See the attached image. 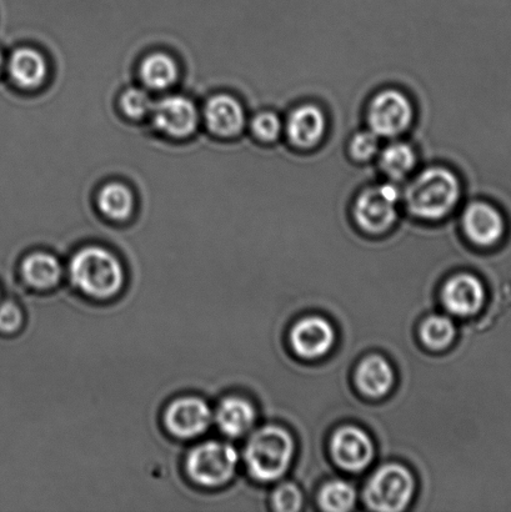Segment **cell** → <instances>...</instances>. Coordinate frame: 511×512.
Listing matches in <instances>:
<instances>
[{"label":"cell","instance_id":"6da1fadb","mask_svg":"<svg viewBox=\"0 0 511 512\" xmlns=\"http://www.w3.org/2000/svg\"><path fill=\"white\" fill-rule=\"evenodd\" d=\"M462 197L457 174L442 167L423 170L405 188V207L419 219L440 220L453 212Z\"/></svg>","mask_w":511,"mask_h":512},{"label":"cell","instance_id":"7a4b0ae2","mask_svg":"<svg viewBox=\"0 0 511 512\" xmlns=\"http://www.w3.org/2000/svg\"><path fill=\"white\" fill-rule=\"evenodd\" d=\"M70 276L84 294L97 299H108L122 289V264L108 250L88 247L79 250L70 263Z\"/></svg>","mask_w":511,"mask_h":512},{"label":"cell","instance_id":"3957f363","mask_svg":"<svg viewBox=\"0 0 511 512\" xmlns=\"http://www.w3.org/2000/svg\"><path fill=\"white\" fill-rule=\"evenodd\" d=\"M292 436L278 426L260 429L250 438L245 449V463L250 475L259 481L282 478L292 463Z\"/></svg>","mask_w":511,"mask_h":512},{"label":"cell","instance_id":"277c9868","mask_svg":"<svg viewBox=\"0 0 511 512\" xmlns=\"http://www.w3.org/2000/svg\"><path fill=\"white\" fill-rule=\"evenodd\" d=\"M402 193L394 184L374 185L355 199L353 215L358 227L369 234L388 232L397 222Z\"/></svg>","mask_w":511,"mask_h":512},{"label":"cell","instance_id":"5b68a950","mask_svg":"<svg viewBox=\"0 0 511 512\" xmlns=\"http://www.w3.org/2000/svg\"><path fill=\"white\" fill-rule=\"evenodd\" d=\"M414 479L408 469L398 464L385 465L370 478L364 498L370 509L383 512L402 511L412 500Z\"/></svg>","mask_w":511,"mask_h":512},{"label":"cell","instance_id":"8992f818","mask_svg":"<svg viewBox=\"0 0 511 512\" xmlns=\"http://www.w3.org/2000/svg\"><path fill=\"white\" fill-rule=\"evenodd\" d=\"M414 108L412 102L397 89H385L375 94L367 110L369 129L379 138L399 137L412 127Z\"/></svg>","mask_w":511,"mask_h":512},{"label":"cell","instance_id":"52a82bcc","mask_svg":"<svg viewBox=\"0 0 511 512\" xmlns=\"http://www.w3.org/2000/svg\"><path fill=\"white\" fill-rule=\"evenodd\" d=\"M237 451L229 444L210 441L190 451L187 471L195 483L220 486L233 478L238 466Z\"/></svg>","mask_w":511,"mask_h":512},{"label":"cell","instance_id":"ba28073f","mask_svg":"<svg viewBox=\"0 0 511 512\" xmlns=\"http://www.w3.org/2000/svg\"><path fill=\"white\" fill-rule=\"evenodd\" d=\"M153 122L160 132L173 138H187L195 132L199 123V112L192 100L169 95L154 104Z\"/></svg>","mask_w":511,"mask_h":512},{"label":"cell","instance_id":"9c48e42d","mask_svg":"<svg viewBox=\"0 0 511 512\" xmlns=\"http://www.w3.org/2000/svg\"><path fill=\"white\" fill-rule=\"evenodd\" d=\"M332 456L340 468L358 473L373 459V441L362 429L344 426L334 434L332 439Z\"/></svg>","mask_w":511,"mask_h":512},{"label":"cell","instance_id":"30bf717a","mask_svg":"<svg viewBox=\"0 0 511 512\" xmlns=\"http://www.w3.org/2000/svg\"><path fill=\"white\" fill-rule=\"evenodd\" d=\"M165 425L178 438L192 439L202 435L212 421V410L198 398L175 400L165 411Z\"/></svg>","mask_w":511,"mask_h":512},{"label":"cell","instance_id":"8fae6325","mask_svg":"<svg viewBox=\"0 0 511 512\" xmlns=\"http://www.w3.org/2000/svg\"><path fill=\"white\" fill-rule=\"evenodd\" d=\"M465 235L480 247H492L503 238L505 222L502 213L487 202H474L463 213Z\"/></svg>","mask_w":511,"mask_h":512},{"label":"cell","instance_id":"7c38bea8","mask_svg":"<svg viewBox=\"0 0 511 512\" xmlns=\"http://www.w3.org/2000/svg\"><path fill=\"white\" fill-rule=\"evenodd\" d=\"M333 326L319 316H309L294 325L290 341L299 356L318 359L328 353L334 344Z\"/></svg>","mask_w":511,"mask_h":512},{"label":"cell","instance_id":"4fadbf2b","mask_svg":"<svg viewBox=\"0 0 511 512\" xmlns=\"http://www.w3.org/2000/svg\"><path fill=\"white\" fill-rule=\"evenodd\" d=\"M327 129V119L322 109L314 104H303L290 112L285 123L289 142L299 149L314 148L322 142Z\"/></svg>","mask_w":511,"mask_h":512},{"label":"cell","instance_id":"5bb4252c","mask_svg":"<svg viewBox=\"0 0 511 512\" xmlns=\"http://www.w3.org/2000/svg\"><path fill=\"white\" fill-rule=\"evenodd\" d=\"M204 120L210 132L218 137H234L245 125L243 105L228 94L214 95L205 104Z\"/></svg>","mask_w":511,"mask_h":512},{"label":"cell","instance_id":"9a60e30c","mask_svg":"<svg viewBox=\"0 0 511 512\" xmlns=\"http://www.w3.org/2000/svg\"><path fill=\"white\" fill-rule=\"evenodd\" d=\"M442 299L449 313L473 315L482 309L484 303L483 284L470 274L455 275L444 285Z\"/></svg>","mask_w":511,"mask_h":512},{"label":"cell","instance_id":"2e32d148","mask_svg":"<svg viewBox=\"0 0 511 512\" xmlns=\"http://www.w3.org/2000/svg\"><path fill=\"white\" fill-rule=\"evenodd\" d=\"M9 74L20 88H38L48 75L47 60L35 49L15 50L9 60Z\"/></svg>","mask_w":511,"mask_h":512},{"label":"cell","instance_id":"e0dca14e","mask_svg":"<svg viewBox=\"0 0 511 512\" xmlns=\"http://www.w3.org/2000/svg\"><path fill=\"white\" fill-rule=\"evenodd\" d=\"M360 391L370 398H380L392 389L394 373L392 366L382 356L374 355L364 359L355 375Z\"/></svg>","mask_w":511,"mask_h":512},{"label":"cell","instance_id":"ac0fdd59","mask_svg":"<svg viewBox=\"0 0 511 512\" xmlns=\"http://www.w3.org/2000/svg\"><path fill=\"white\" fill-rule=\"evenodd\" d=\"M215 420L223 434L229 438H239L252 428L255 410L249 401L233 396L220 403Z\"/></svg>","mask_w":511,"mask_h":512},{"label":"cell","instance_id":"d6986e66","mask_svg":"<svg viewBox=\"0 0 511 512\" xmlns=\"http://www.w3.org/2000/svg\"><path fill=\"white\" fill-rule=\"evenodd\" d=\"M139 75L145 87L162 92L177 83L179 68L168 54L153 53L143 60Z\"/></svg>","mask_w":511,"mask_h":512},{"label":"cell","instance_id":"ffe728a7","mask_svg":"<svg viewBox=\"0 0 511 512\" xmlns=\"http://www.w3.org/2000/svg\"><path fill=\"white\" fill-rule=\"evenodd\" d=\"M417 154L412 145L395 140L379 152V167L393 182H400L413 172Z\"/></svg>","mask_w":511,"mask_h":512},{"label":"cell","instance_id":"44dd1931","mask_svg":"<svg viewBox=\"0 0 511 512\" xmlns=\"http://www.w3.org/2000/svg\"><path fill=\"white\" fill-rule=\"evenodd\" d=\"M24 279L35 289H49L58 284L62 266L55 256L48 253H34L23 261Z\"/></svg>","mask_w":511,"mask_h":512},{"label":"cell","instance_id":"7402d4cb","mask_svg":"<svg viewBox=\"0 0 511 512\" xmlns=\"http://www.w3.org/2000/svg\"><path fill=\"white\" fill-rule=\"evenodd\" d=\"M98 208L104 217L114 222H124L133 213V193L122 183L104 185L98 195Z\"/></svg>","mask_w":511,"mask_h":512},{"label":"cell","instance_id":"603a6c76","mask_svg":"<svg viewBox=\"0 0 511 512\" xmlns=\"http://www.w3.org/2000/svg\"><path fill=\"white\" fill-rule=\"evenodd\" d=\"M357 493L348 483L335 480L324 486L319 495V504L325 511L345 512L353 509Z\"/></svg>","mask_w":511,"mask_h":512},{"label":"cell","instance_id":"cb8c5ba5","mask_svg":"<svg viewBox=\"0 0 511 512\" xmlns=\"http://www.w3.org/2000/svg\"><path fill=\"white\" fill-rule=\"evenodd\" d=\"M420 336L428 348L442 350L452 344L455 326L447 316L435 315L424 321Z\"/></svg>","mask_w":511,"mask_h":512},{"label":"cell","instance_id":"d4e9b609","mask_svg":"<svg viewBox=\"0 0 511 512\" xmlns=\"http://www.w3.org/2000/svg\"><path fill=\"white\" fill-rule=\"evenodd\" d=\"M154 104L148 92L139 88L125 90L120 97V108L128 118L142 119L152 113Z\"/></svg>","mask_w":511,"mask_h":512},{"label":"cell","instance_id":"484cf974","mask_svg":"<svg viewBox=\"0 0 511 512\" xmlns=\"http://www.w3.org/2000/svg\"><path fill=\"white\" fill-rule=\"evenodd\" d=\"M349 152L357 162H368L380 152L379 137L372 130H364L353 135L349 143Z\"/></svg>","mask_w":511,"mask_h":512},{"label":"cell","instance_id":"4316f807","mask_svg":"<svg viewBox=\"0 0 511 512\" xmlns=\"http://www.w3.org/2000/svg\"><path fill=\"white\" fill-rule=\"evenodd\" d=\"M252 132L262 142L273 143L282 135V120L273 112L258 113L252 120Z\"/></svg>","mask_w":511,"mask_h":512},{"label":"cell","instance_id":"83f0119b","mask_svg":"<svg viewBox=\"0 0 511 512\" xmlns=\"http://www.w3.org/2000/svg\"><path fill=\"white\" fill-rule=\"evenodd\" d=\"M273 505L275 510L282 512L299 511L303 505V495L297 486L289 483L283 484L274 491Z\"/></svg>","mask_w":511,"mask_h":512},{"label":"cell","instance_id":"f1b7e54d","mask_svg":"<svg viewBox=\"0 0 511 512\" xmlns=\"http://www.w3.org/2000/svg\"><path fill=\"white\" fill-rule=\"evenodd\" d=\"M23 323L22 311L13 303H5L0 306V331L3 333H15Z\"/></svg>","mask_w":511,"mask_h":512},{"label":"cell","instance_id":"f546056e","mask_svg":"<svg viewBox=\"0 0 511 512\" xmlns=\"http://www.w3.org/2000/svg\"><path fill=\"white\" fill-rule=\"evenodd\" d=\"M3 68V55L2 52H0V70Z\"/></svg>","mask_w":511,"mask_h":512}]
</instances>
